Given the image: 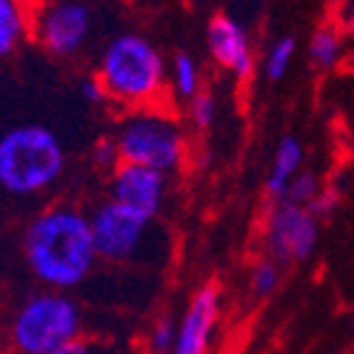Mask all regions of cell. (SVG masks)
<instances>
[{
    "label": "cell",
    "mask_w": 354,
    "mask_h": 354,
    "mask_svg": "<svg viewBox=\"0 0 354 354\" xmlns=\"http://www.w3.org/2000/svg\"><path fill=\"white\" fill-rule=\"evenodd\" d=\"M117 147L122 161L176 174L189 159V136L166 106H147L124 112L117 124Z\"/></svg>",
    "instance_id": "cell-5"
},
{
    "label": "cell",
    "mask_w": 354,
    "mask_h": 354,
    "mask_svg": "<svg viewBox=\"0 0 354 354\" xmlns=\"http://www.w3.org/2000/svg\"><path fill=\"white\" fill-rule=\"evenodd\" d=\"M216 114H218V104H216V97L206 89H201L196 97H191L186 102V117H189L191 127L198 131H206L216 122Z\"/></svg>",
    "instance_id": "cell-19"
},
{
    "label": "cell",
    "mask_w": 354,
    "mask_h": 354,
    "mask_svg": "<svg viewBox=\"0 0 354 354\" xmlns=\"http://www.w3.org/2000/svg\"><path fill=\"white\" fill-rule=\"evenodd\" d=\"M307 55H310V62L317 70H332L342 57V35H339V30L332 28V25L315 30Z\"/></svg>",
    "instance_id": "cell-15"
},
{
    "label": "cell",
    "mask_w": 354,
    "mask_h": 354,
    "mask_svg": "<svg viewBox=\"0 0 354 354\" xmlns=\"http://www.w3.org/2000/svg\"><path fill=\"white\" fill-rule=\"evenodd\" d=\"M84 337V313L70 292L35 290L12 307L3 325L6 354H55Z\"/></svg>",
    "instance_id": "cell-4"
},
{
    "label": "cell",
    "mask_w": 354,
    "mask_h": 354,
    "mask_svg": "<svg viewBox=\"0 0 354 354\" xmlns=\"http://www.w3.org/2000/svg\"><path fill=\"white\" fill-rule=\"evenodd\" d=\"M206 48L211 59L236 80H248L255 70L248 30L233 15H216L206 28Z\"/></svg>",
    "instance_id": "cell-11"
},
{
    "label": "cell",
    "mask_w": 354,
    "mask_h": 354,
    "mask_svg": "<svg viewBox=\"0 0 354 354\" xmlns=\"http://www.w3.org/2000/svg\"><path fill=\"white\" fill-rule=\"evenodd\" d=\"M89 221H92V236L100 263H112V266L136 263L142 260L151 243L153 221L142 218L139 213L129 211L122 203H114L112 198L102 201L89 213Z\"/></svg>",
    "instance_id": "cell-6"
},
{
    "label": "cell",
    "mask_w": 354,
    "mask_h": 354,
    "mask_svg": "<svg viewBox=\"0 0 354 354\" xmlns=\"http://www.w3.org/2000/svg\"><path fill=\"white\" fill-rule=\"evenodd\" d=\"M297 42L292 35H283L272 42L263 59V72H266L268 82H280L290 70V62L295 57Z\"/></svg>",
    "instance_id": "cell-17"
},
{
    "label": "cell",
    "mask_w": 354,
    "mask_h": 354,
    "mask_svg": "<svg viewBox=\"0 0 354 354\" xmlns=\"http://www.w3.org/2000/svg\"><path fill=\"white\" fill-rule=\"evenodd\" d=\"M319 241V218L307 206L285 198L270 201L263 223V243L268 258L280 266H300L313 258Z\"/></svg>",
    "instance_id": "cell-7"
},
{
    "label": "cell",
    "mask_w": 354,
    "mask_h": 354,
    "mask_svg": "<svg viewBox=\"0 0 354 354\" xmlns=\"http://www.w3.org/2000/svg\"><path fill=\"white\" fill-rule=\"evenodd\" d=\"M30 275L48 290L72 292L95 272L100 255L89 213L75 203H53L28 221L20 238Z\"/></svg>",
    "instance_id": "cell-1"
},
{
    "label": "cell",
    "mask_w": 354,
    "mask_h": 354,
    "mask_svg": "<svg viewBox=\"0 0 354 354\" xmlns=\"http://www.w3.org/2000/svg\"><path fill=\"white\" fill-rule=\"evenodd\" d=\"M349 30H352V35H354V10H352V15H349Z\"/></svg>",
    "instance_id": "cell-25"
},
{
    "label": "cell",
    "mask_w": 354,
    "mask_h": 354,
    "mask_svg": "<svg viewBox=\"0 0 354 354\" xmlns=\"http://www.w3.org/2000/svg\"><path fill=\"white\" fill-rule=\"evenodd\" d=\"M80 95L87 104H95V106H102V104H109V95H106L104 84L97 75L92 77H84L82 82H80Z\"/></svg>",
    "instance_id": "cell-22"
},
{
    "label": "cell",
    "mask_w": 354,
    "mask_h": 354,
    "mask_svg": "<svg viewBox=\"0 0 354 354\" xmlns=\"http://www.w3.org/2000/svg\"><path fill=\"white\" fill-rule=\"evenodd\" d=\"M89 159H92L97 171L112 174L114 169L122 164V153H119L117 139H114V136H100V139L92 144Z\"/></svg>",
    "instance_id": "cell-21"
},
{
    "label": "cell",
    "mask_w": 354,
    "mask_h": 354,
    "mask_svg": "<svg viewBox=\"0 0 354 354\" xmlns=\"http://www.w3.org/2000/svg\"><path fill=\"white\" fill-rule=\"evenodd\" d=\"M223 310V292L218 283H206L191 295L178 319L176 347L171 354H208Z\"/></svg>",
    "instance_id": "cell-10"
},
{
    "label": "cell",
    "mask_w": 354,
    "mask_h": 354,
    "mask_svg": "<svg viewBox=\"0 0 354 354\" xmlns=\"http://www.w3.org/2000/svg\"><path fill=\"white\" fill-rule=\"evenodd\" d=\"M307 208H310V211H313L317 218H325L327 213L335 208V196H332L330 191H319V196Z\"/></svg>",
    "instance_id": "cell-23"
},
{
    "label": "cell",
    "mask_w": 354,
    "mask_h": 354,
    "mask_svg": "<svg viewBox=\"0 0 354 354\" xmlns=\"http://www.w3.org/2000/svg\"><path fill=\"white\" fill-rule=\"evenodd\" d=\"M97 77L109 95V104H117L122 112H134L161 106L169 87V65L149 37L122 32L102 50Z\"/></svg>",
    "instance_id": "cell-2"
},
{
    "label": "cell",
    "mask_w": 354,
    "mask_h": 354,
    "mask_svg": "<svg viewBox=\"0 0 354 354\" xmlns=\"http://www.w3.org/2000/svg\"><path fill=\"white\" fill-rule=\"evenodd\" d=\"M178 337V322L169 313L159 315L153 319L151 327L147 332V349L149 354H171L176 347Z\"/></svg>",
    "instance_id": "cell-18"
},
{
    "label": "cell",
    "mask_w": 354,
    "mask_h": 354,
    "mask_svg": "<svg viewBox=\"0 0 354 354\" xmlns=\"http://www.w3.org/2000/svg\"><path fill=\"white\" fill-rule=\"evenodd\" d=\"M32 0H0V59L10 57L32 35Z\"/></svg>",
    "instance_id": "cell-13"
},
{
    "label": "cell",
    "mask_w": 354,
    "mask_h": 354,
    "mask_svg": "<svg viewBox=\"0 0 354 354\" xmlns=\"http://www.w3.org/2000/svg\"><path fill=\"white\" fill-rule=\"evenodd\" d=\"M106 194L114 203H122L142 218L156 221L169 198V174L122 161L106 176Z\"/></svg>",
    "instance_id": "cell-9"
},
{
    "label": "cell",
    "mask_w": 354,
    "mask_h": 354,
    "mask_svg": "<svg viewBox=\"0 0 354 354\" xmlns=\"http://www.w3.org/2000/svg\"><path fill=\"white\" fill-rule=\"evenodd\" d=\"M352 339H354V319H352Z\"/></svg>",
    "instance_id": "cell-26"
},
{
    "label": "cell",
    "mask_w": 354,
    "mask_h": 354,
    "mask_svg": "<svg viewBox=\"0 0 354 354\" xmlns=\"http://www.w3.org/2000/svg\"><path fill=\"white\" fill-rule=\"evenodd\" d=\"M319 191L322 189H319L317 176H315L313 171H300L295 178H292V183L288 186L283 198L290 203H297V206H310V203L319 196Z\"/></svg>",
    "instance_id": "cell-20"
},
{
    "label": "cell",
    "mask_w": 354,
    "mask_h": 354,
    "mask_svg": "<svg viewBox=\"0 0 354 354\" xmlns=\"http://www.w3.org/2000/svg\"><path fill=\"white\" fill-rule=\"evenodd\" d=\"M55 354H97V352H95V344L82 337V339H75V342L65 344V347L57 349Z\"/></svg>",
    "instance_id": "cell-24"
},
{
    "label": "cell",
    "mask_w": 354,
    "mask_h": 354,
    "mask_svg": "<svg viewBox=\"0 0 354 354\" xmlns=\"http://www.w3.org/2000/svg\"><path fill=\"white\" fill-rule=\"evenodd\" d=\"M302 161H305V149L297 136L285 134L278 142L275 156H272V166L266 178V194L270 201H280L292 183V178L302 171Z\"/></svg>",
    "instance_id": "cell-12"
},
{
    "label": "cell",
    "mask_w": 354,
    "mask_h": 354,
    "mask_svg": "<svg viewBox=\"0 0 354 354\" xmlns=\"http://www.w3.org/2000/svg\"><path fill=\"white\" fill-rule=\"evenodd\" d=\"M67 151L45 124H12L0 131V191L15 198L45 196L62 181Z\"/></svg>",
    "instance_id": "cell-3"
},
{
    "label": "cell",
    "mask_w": 354,
    "mask_h": 354,
    "mask_svg": "<svg viewBox=\"0 0 354 354\" xmlns=\"http://www.w3.org/2000/svg\"><path fill=\"white\" fill-rule=\"evenodd\" d=\"M335 354H344V352H335Z\"/></svg>",
    "instance_id": "cell-27"
},
{
    "label": "cell",
    "mask_w": 354,
    "mask_h": 354,
    "mask_svg": "<svg viewBox=\"0 0 354 354\" xmlns=\"http://www.w3.org/2000/svg\"><path fill=\"white\" fill-rule=\"evenodd\" d=\"M169 87L178 100L189 102L191 97H196L203 89L201 80V67L196 62V57H191L189 53H176L169 65Z\"/></svg>",
    "instance_id": "cell-14"
},
{
    "label": "cell",
    "mask_w": 354,
    "mask_h": 354,
    "mask_svg": "<svg viewBox=\"0 0 354 354\" xmlns=\"http://www.w3.org/2000/svg\"><path fill=\"white\" fill-rule=\"evenodd\" d=\"M95 12L84 0H42L32 18V37L53 57H75L92 35Z\"/></svg>",
    "instance_id": "cell-8"
},
{
    "label": "cell",
    "mask_w": 354,
    "mask_h": 354,
    "mask_svg": "<svg viewBox=\"0 0 354 354\" xmlns=\"http://www.w3.org/2000/svg\"><path fill=\"white\" fill-rule=\"evenodd\" d=\"M283 266L272 258H260L253 263L248 272V292L253 297H270L280 288Z\"/></svg>",
    "instance_id": "cell-16"
}]
</instances>
